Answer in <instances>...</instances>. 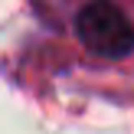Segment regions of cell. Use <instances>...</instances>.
<instances>
[{
	"mask_svg": "<svg viewBox=\"0 0 134 134\" xmlns=\"http://www.w3.org/2000/svg\"><path fill=\"white\" fill-rule=\"evenodd\" d=\"M75 36L98 59H128L134 52V20L115 0H88L75 13Z\"/></svg>",
	"mask_w": 134,
	"mask_h": 134,
	"instance_id": "cell-1",
	"label": "cell"
}]
</instances>
